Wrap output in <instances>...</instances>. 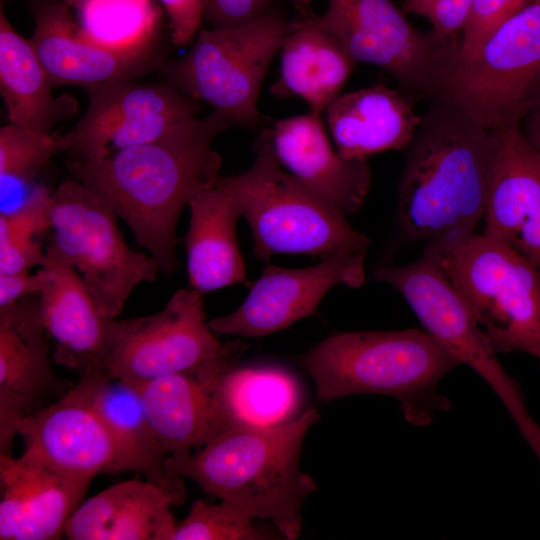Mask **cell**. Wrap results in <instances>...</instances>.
Returning a JSON list of instances; mask_svg holds the SVG:
<instances>
[{
  "mask_svg": "<svg viewBox=\"0 0 540 540\" xmlns=\"http://www.w3.org/2000/svg\"><path fill=\"white\" fill-rule=\"evenodd\" d=\"M91 482L27 453L0 455V539L60 538Z\"/></svg>",
  "mask_w": 540,
  "mask_h": 540,
  "instance_id": "d6986e66",
  "label": "cell"
},
{
  "mask_svg": "<svg viewBox=\"0 0 540 540\" xmlns=\"http://www.w3.org/2000/svg\"><path fill=\"white\" fill-rule=\"evenodd\" d=\"M216 112L175 124L150 142L66 163L72 178L103 200L169 275L177 268L176 226L183 208L215 186L222 158L214 139L230 128Z\"/></svg>",
  "mask_w": 540,
  "mask_h": 540,
  "instance_id": "6da1fadb",
  "label": "cell"
},
{
  "mask_svg": "<svg viewBox=\"0 0 540 540\" xmlns=\"http://www.w3.org/2000/svg\"><path fill=\"white\" fill-rule=\"evenodd\" d=\"M455 40L439 55L432 98L487 129L520 124L540 96V0L502 23L473 56L458 54Z\"/></svg>",
  "mask_w": 540,
  "mask_h": 540,
  "instance_id": "8992f818",
  "label": "cell"
},
{
  "mask_svg": "<svg viewBox=\"0 0 540 540\" xmlns=\"http://www.w3.org/2000/svg\"><path fill=\"white\" fill-rule=\"evenodd\" d=\"M40 312V295L0 307V455H11L18 425L74 384L57 377Z\"/></svg>",
  "mask_w": 540,
  "mask_h": 540,
  "instance_id": "9a60e30c",
  "label": "cell"
},
{
  "mask_svg": "<svg viewBox=\"0 0 540 540\" xmlns=\"http://www.w3.org/2000/svg\"><path fill=\"white\" fill-rule=\"evenodd\" d=\"M163 6L175 46L191 44L203 22L206 0H158Z\"/></svg>",
  "mask_w": 540,
  "mask_h": 540,
  "instance_id": "8d00e7d4",
  "label": "cell"
},
{
  "mask_svg": "<svg viewBox=\"0 0 540 540\" xmlns=\"http://www.w3.org/2000/svg\"><path fill=\"white\" fill-rule=\"evenodd\" d=\"M422 255L463 297L497 353L523 352L540 364V271L490 233Z\"/></svg>",
  "mask_w": 540,
  "mask_h": 540,
  "instance_id": "ba28073f",
  "label": "cell"
},
{
  "mask_svg": "<svg viewBox=\"0 0 540 540\" xmlns=\"http://www.w3.org/2000/svg\"><path fill=\"white\" fill-rule=\"evenodd\" d=\"M474 0H403L401 10L405 15L427 19L431 30L443 40H455L469 18Z\"/></svg>",
  "mask_w": 540,
  "mask_h": 540,
  "instance_id": "e575fe53",
  "label": "cell"
},
{
  "mask_svg": "<svg viewBox=\"0 0 540 540\" xmlns=\"http://www.w3.org/2000/svg\"><path fill=\"white\" fill-rule=\"evenodd\" d=\"M112 209L75 179L51 195V245L81 276L106 315L117 317L133 290L157 279L161 267L151 255L125 242Z\"/></svg>",
  "mask_w": 540,
  "mask_h": 540,
  "instance_id": "9c48e42d",
  "label": "cell"
},
{
  "mask_svg": "<svg viewBox=\"0 0 540 540\" xmlns=\"http://www.w3.org/2000/svg\"><path fill=\"white\" fill-rule=\"evenodd\" d=\"M519 126L526 141L540 151V109L528 112Z\"/></svg>",
  "mask_w": 540,
  "mask_h": 540,
  "instance_id": "f35d334b",
  "label": "cell"
},
{
  "mask_svg": "<svg viewBox=\"0 0 540 540\" xmlns=\"http://www.w3.org/2000/svg\"><path fill=\"white\" fill-rule=\"evenodd\" d=\"M291 30L281 5L235 28L200 29L190 49L160 70L167 82L209 105L232 126L261 125L258 100L270 64Z\"/></svg>",
  "mask_w": 540,
  "mask_h": 540,
  "instance_id": "52a82bcc",
  "label": "cell"
},
{
  "mask_svg": "<svg viewBox=\"0 0 540 540\" xmlns=\"http://www.w3.org/2000/svg\"><path fill=\"white\" fill-rule=\"evenodd\" d=\"M241 353L237 350L198 369L140 385L147 417L170 456L188 455L228 429L215 380Z\"/></svg>",
  "mask_w": 540,
  "mask_h": 540,
  "instance_id": "ffe728a7",
  "label": "cell"
},
{
  "mask_svg": "<svg viewBox=\"0 0 540 540\" xmlns=\"http://www.w3.org/2000/svg\"><path fill=\"white\" fill-rule=\"evenodd\" d=\"M34 31L29 41L53 87L134 79L165 62L152 49L120 50L84 36L61 0H29Z\"/></svg>",
  "mask_w": 540,
  "mask_h": 540,
  "instance_id": "2e32d148",
  "label": "cell"
},
{
  "mask_svg": "<svg viewBox=\"0 0 540 540\" xmlns=\"http://www.w3.org/2000/svg\"><path fill=\"white\" fill-rule=\"evenodd\" d=\"M48 281L44 267L34 273L19 272L15 274H0V307L31 295H40Z\"/></svg>",
  "mask_w": 540,
  "mask_h": 540,
  "instance_id": "74e56055",
  "label": "cell"
},
{
  "mask_svg": "<svg viewBox=\"0 0 540 540\" xmlns=\"http://www.w3.org/2000/svg\"><path fill=\"white\" fill-rule=\"evenodd\" d=\"M535 109H540V96L538 97L537 101L535 102V104H534V106H533V108L531 110H535Z\"/></svg>",
  "mask_w": 540,
  "mask_h": 540,
  "instance_id": "60d3db41",
  "label": "cell"
},
{
  "mask_svg": "<svg viewBox=\"0 0 540 540\" xmlns=\"http://www.w3.org/2000/svg\"><path fill=\"white\" fill-rule=\"evenodd\" d=\"M42 267L48 281L40 293V312L55 342V364L84 372L105 368L123 335L127 319L106 315L87 290L79 273L49 244Z\"/></svg>",
  "mask_w": 540,
  "mask_h": 540,
  "instance_id": "e0dca14e",
  "label": "cell"
},
{
  "mask_svg": "<svg viewBox=\"0 0 540 540\" xmlns=\"http://www.w3.org/2000/svg\"><path fill=\"white\" fill-rule=\"evenodd\" d=\"M73 387V386H72ZM24 453L69 475L134 472V466L96 412L70 389L18 425Z\"/></svg>",
  "mask_w": 540,
  "mask_h": 540,
  "instance_id": "ac0fdd59",
  "label": "cell"
},
{
  "mask_svg": "<svg viewBox=\"0 0 540 540\" xmlns=\"http://www.w3.org/2000/svg\"><path fill=\"white\" fill-rule=\"evenodd\" d=\"M202 292L177 290L153 315L127 319L105 369L115 377L142 385L152 379L198 369L236 350L243 342L222 344L206 320Z\"/></svg>",
  "mask_w": 540,
  "mask_h": 540,
  "instance_id": "7c38bea8",
  "label": "cell"
},
{
  "mask_svg": "<svg viewBox=\"0 0 540 540\" xmlns=\"http://www.w3.org/2000/svg\"><path fill=\"white\" fill-rule=\"evenodd\" d=\"M215 394L228 429L278 425L299 415L302 392L296 378L277 367H225L215 380Z\"/></svg>",
  "mask_w": 540,
  "mask_h": 540,
  "instance_id": "f1b7e54d",
  "label": "cell"
},
{
  "mask_svg": "<svg viewBox=\"0 0 540 540\" xmlns=\"http://www.w3.org/2000/svg\"><path fill=\"white\" fill-rule=\"evenodd\" d=\"M66 151L63 135L47 134L13 124L0 128L1 197L11 187L32 182L56 154Z\"/></svg>",
  "mask_w": 540,
  "mask_h": 540,
  "instance_id": "1f68e13d",
  "label": "cell"
},
{
  "mask_svg": "<svg viewBox=\"0 0 540 540\" xmlns=\"http://www.w3.org/2000/svg\"><path fill=\"white\" fill-rule=\"evenodd\" d=\"M322 114L281 119L270 130L281 166L345 216L362 207L371 184L367 159H345L331 145Z\"/></svg>",
  "mask_w": 540,
  "mask_h": 540,
  "instance_id": "44dd1931",
  "label": "cell"
},
{
  "mask_svg": "<svg viewBox=\"0 0 540 540\" xmlns=\"http://www.w3.org/2000/svg\"><path fill=\"white\" fill-rule=\"evenodd\" d=\"M280 76L271 87L278 97L296 96L309 111L323 114L341 95L358 64L327 31L298 15L280 49Z\"/></svg>",
  "mask_w": 540,
  "mask_h": 540,
  "instance_id": "484cf974",
  "label": "cell"
},
{
  "mask_svg": "<svg viewBox=\"0 0 540 540\" xmlns=\"http://www.w3.org/2000/svg\"><path fill=\"white\" fill-rule=\"evenodd\" d=\"M283 1L285 0H206L203 22L209 28L240 27L262 18Z\"/></svg>",
  "mask_w": 540,
  "mask_h": 540,
  "instance_id": "d590c367",
  "label": "cell"
},
{
  "mask_svg": "<svg viewBox=\"0 0 540 540\" xmlns=\"http://www.w3.org/2000/svg\"><path fill=\"white\" fill-rule=\"evenodd\" d=\"M85 90L87 109L63 135L66 151L76 158H100L150 142L200 111L199 103L167 81L116 80Z\"/></svg>",
  "mask_w": 540,
  "mask_h": 540,
  "instance_id": "4fadbf2b",
  "label": "cell"
},
{
  "mask_svg": "<svg viewBox=\"0 0 540 540\" xmlns=\"http://www.w3.org/2000/svg\"><path fill=\"white\" fill-rule=\"evenodd\" d=\"M374 279L395 288L426 332L492 388L540 465V426L527 409L519 383L505 371L473 312L440 266L421 255L407 265L378 268Z\"/></svg>",
  "mask_w": 540,
  "mask_h": 540,
  "instance_id": "30bf717a",
  "label": "cell"
},
{
  "mask_svg": "<svg viewBox=\"0 0 540 540\" xmlns=\"http://www.w3.org/2000/svg\"><path fill=\"white\" fill-rule=\"evenodd\" d=\"M398 190V221L424 251L456 245L484 217L499 135L440 98L431 104L409 145Z\"/></svg>",
  "mask_w": 540,
  "mask_h": 540,
  "instance_id": "7a4b0ae2",
  "label": "cell"
},
{
  "mask_svg": "<svg viewBox=\"0 0 540 540\" xmlns=\"http://www.w3.org/2000/svg\"><path fill=\"white\" fill-rule=\"evenodd\" d=\"M414 103L399 88L384 84L341 94L326 110L336 150L345 159H367L408 148L422 121Z\"/></svg>",
  "mask_w": 540,
  "mask_h": 540,
  "instance_id": "d4e9b609",
  "label": "cell"
},
{
  "mask_svg": "<svg viewBox=\"0 0 540 540\" xmlns=\"http://www.w3.org/2000/svg\"><path fill=\"white\" fill-rule=\"evenodd\" d=\"M51 195L36 188L17 208L0 213V274L30 272L46 257L37 238L51 230Z\"/></svg>",
  "mask_w": 540,
  "mask_h": 540,
  "instance_id": "4dcf8cb0",
  "label": "cell"
},
{
  "mask_svg": "<svg viewBox=\"0 0 540 540\" xmlns=\"http://www.w3.org/2000/svg\"><path fill=\"white\" fill-rule=\"evenodd\" d=\"M301 364L319 401L353 394L391 396L416 427L430 425L450 408L438 385L461 365L434 337L417 329L334 333L304 354Z\"/></svg>",
  "mask_w": 540,
  "mask_h": 540,
  "instance_id": "277c9868",
  "label": "cell"
},
{
  "mask_svg": "<svg viewBox=\"0 0 540 540\" xmlns=\"http://www.w3.org/2000/svg\"><path fill=\"white\" fill-rule=\"evenodd\" d=\"M53 85L29 39L0 10V93L10 124L47 134L78 113L70 94L54 96Z\"/></svg>",
  "mask_w": 540,
  "mask_h": 540,
  "instance_id": "83f0119b",
  "label": "cell"
},
{
  "mask_svg": "<svg viewBox=\"0 0 540 540\" xmlns=\"http://www.w3.org/2000/svg\"><path fill=\"white\" fill-rule=\"evenodd\" d=\"M256 518L239 505L223 500H196L188 516L176 526L173 540L275 539L255 524Z\"/></svg>",
  "mask_w": 540,
  "mask_h": 540,
  "instance_id": "d6a6232c",
  "label": "cell"
},
{
  "mask_svg": "<svg viewBox=\"0 0 540 540\" xmlns=\"http://www.w3.org/2000/svg\"><path fill=\"white\" fill-rule=\"evenodd\" d=\"M366 251L341 253L311 267L263 268L244 302L232 313L209 320L216 335L263 337L315 313L334 286L360 287L365 281Z\"/></svg>",
  "mask_w": 540,
  "mask_h": 540,
  "instance_id": "5bb4252c",
  "label": "cell"
},
{
  "mask_svg": "<svg viewBox=\"0 0 540 540\" xmlns=\"http://www.w3.org/2000/svg\"><path fill=\"white\" fill-rule=\"evenodd\" d=\"M184 243L191 288L202 293L247 283L236 225L240 217L229 193L217 183L189 202Z\"/></svg>",
  "mask_w": 540,
  "mask_h": 540,
  "instance_id": "4316f807",
  "label": "cell"
},
{
  "mask_svg": "<svg viewBox=\"0 0 540 540\" xmlns=\"http://www.w3.org/2000/svg\"><path fill=\"white\" fill-rule=\"evenodd\" d=\"M75 11L79 10L87 0H61Z\"/></svg>",
  "mask_w": 540,
  "mask_h": 540,
  "instance_id": "ab89813d",
  "label": "cell"
},
{
  "mask_svg": "<svg viewBox=\"0 0 540 540\" xmlns=\"http://www.w3.org/2000/svg\"><path fill=\"white\" fill-rule=\"evenodd\" d=\"M299 14L330 33L357 63L386 71L415 101L431 99L446 40L415 28L392 0H294Z\"/></svg>",
  "mask_w": 540,
  "mask_h": 540,
  "instance_id": "8fae6325",
  "label": "cell"
},
{
  "mask_svg": "<svg viewBox=\"0 0 540 540\" xmlns=\"http://www.w3.org/2000/svg\"><path fill=\"white\" fill-rule=\"evenodd\" d=\"M184 500L148 480L121 482L80 504L64 534L71 540H173L171 507Z\"/></svg>",
  "mask_w": 540,
  "mask_h": 540,
  "instance_id": "603a6c76",
  "label": "cell"
},
{
  "mask_svg": "<svg viewBox=\"0 0 540 540\" xmlns=\"http://www.w3.org/2000/svg\"><path fill=\"white\" fill-rule=\"evenodd\" d=\"M319 418L317 409L308 408L278 425L231 427L188 455L169 456L166 467L294 540L302 530L303 503L317 490L314 479L301 471L300 457Z\"/></svg>",
  "mask_w": 540,
  "mask_h": 540,
  "instance_id": "3957f363",
  "label": "cell"
},
{
  "mask_svg": "<svg viewBox=\"0 0 540 540\" xmlns=\"http://www.w3.org/2000/svg\"><path fill=\"white\" fill-rule=\"evenodd\" d=\"M71 389L100 417L131 460L134 472L186 497L183 478L166 467L170 455L150 424L140 385L95 368L81 374Z\"/></svg>",
  "mask_w": 540,
  "mask_h": 540,
  "instance_id": "cb8c5ba5",
  "label": "cell"
},
{
  "mask_svg": "<svg viewBox=\"0 0 540 540\" xmlns=\"http://www.w3.org/2000/svg\"><path fill=\"white\" fill-rule=\"evenodd\" d=\"M77 13L84 36L120 50L152 49L160 21L152 0H87Z\"/></svg>",
  "mask_w": 540,
  "mask_h": 540,
  "instance_id": "f546056e",
  "label": "cell"
},
{
  "mask_svg": "<svg viewBox=\"0 0 540 540\" xmlns=\"http://www.w3.org/2000/svg\"><path fill=\"white\" fill-rule=\"evenodd\" d=\"M497 131L499 149L484 231L540 271V151L526 141L519 124Z\"/></svg>",
  "mask_w": 540,
  "mask_h": 540,
  "instance_id": "7402d4cb",
  "label": "cell"
},
{
  "mask_svg": "<svg viewBox=\"0 0 540 540\" xmlns=\"http://www.w3.org/2000/svg\"><path fill=\"white\" fill-rule=\"evenodd\" d=\"M530 0H474L461 37L453 42L455 51L473 56L490 35Z\"/></svg>",
  "mask_w": 540,
  "mask_h": 540,
  "instance_id": "836d02e7",
  "label": "cell"
},
{
  "mask_svg": "<svg viewBox=\"0 0 540 540\" xmlns=\"http://www.w3.org/2000/svg\"><path fill=\"white\" fill-rule=\"evenodd\" d=\"M255 160L246 171L219 176L217 184L230 195L247 220L254 254L264 261L276 254H304L321 259L367 251L368 238L346 216L286 171L273 151L270 130L254 143Z\"/></svg>",
  "mask_w": 540,
  "mask_h": 540,
  "instance_id": "5b68a950",
  "label": "cell"
}]
</instances>
